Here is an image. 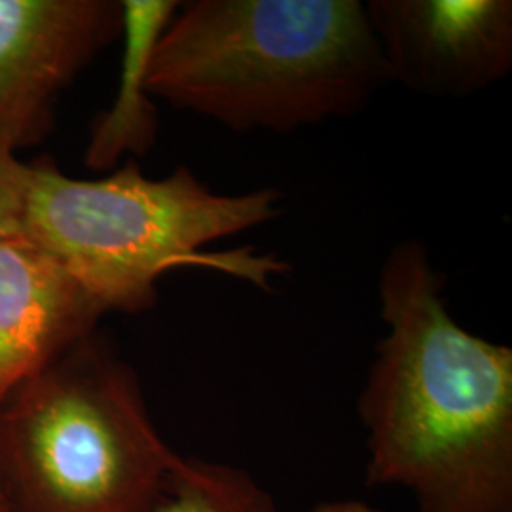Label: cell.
Listing matches in <instances>:
<instances>
[{
    "label": "cell",
    "mask_w": 512,
    "mask_h": 512,
    "mask_svg": "<svg viewBox=\"0 0 512 512\" xmlns=\"http://www.w3.org/2000/svg\"><path fill=\"white\" fill-rule=\"evenodd\" d=\"M376 344L359 397L366 486L420 512H512V349L454 319L446 277L416 239L380 268Z\"/></svg>",
    "instance_id": "6da1fadb"
},
{
    "label": "cell",
    "mask_w": 512,
    "mask_h": 512,
    "mask_svg": "<svg viewBox=\"0 0 512 512\" xmlns=\"http://www.w3.org/2000/svg\"><path fill=\"white\" fill-rule=\"evenodd\" d=\"M389 84L359 0H194L158 40L148 92L236 133L353 116Z\"/></svg>",
    "instance_id": "7a4b0ae2"
},
{
    "label": "cell",
    "mask_w": 512,
    "mask_h": 512,
    "mask_svg": "<svg viewBox=\"0 0 512 512\" xmlns=\"http://www.w3.org/2000/svg\"><path fill=\"white\" fill-rule=\"evenodd\" d=\"M25 236L46 249L105 313H143L158 300V281L200 268L272 291L291 264L253 247L205 251L220 239L281 215L283 194L258 188L220 194L186 165L150 179L128 160L99 179H74L50 158L33 162Z\"/></svg>",
    "instance_id": "3957f363"
},
{
    "label": "cell",
    "mask_w": 512,
    "mask_h": 512,
    "mask_svg": "<svg viewBox=\"0 0 512 512\" xmlns=\"http://www.w3.org/2000/svg\"><path fill=\"white\" fill-rule=\"evenodd\" d=\"M184 463L97 332L0 403L2 512H156Z\"/></svg>",
    "instance_id": "277c9868"
},
{
    "label": "cell",
    "mask_w": 512,
    "mask_h": 512,
    "mask_svg": "<svg viewBox=\"0 0 512 512\" xmlns=\"http://www.w3.org/2000/svg\"><path fill=\"white\" fill-rule=\"evenodd\" d=\"M120 37V0H0V147L40 145L61 92Z\"/></svg>",
    "instance_id": "5b68a950"
},
{
    "label": "cell",
    "mask_w": 512,
    "mask_h": 512,
    "mask_svg": "<svg viewBox=\"0 0 512 512\" xmlns=\"http://www.w3.org/2000/svg\"><path fill=\"white\" fill-rule=\"evenodd\" d=\"M365 10L389 84L465 99L511 74V0H368Z\"/></svg>",
    "instance_id": "8992f818"
},
{
    "label": "cell",
    "mask_w": 512,
    "mask_h": 512,
    "mask_svg": "<svg viewBox=\"0 0 512 512\" xmlns=\"http://www.w3.org/2000/svg\"><path fill=\"white\" fill-rule=\"evenodd\" d=\"M103 308L25 234L0 241V403L95 334Z\"/></svg>",
    "instance_id": "52a82bcc"
},
{
    "label": "cell",
    "mask_w": 512,
    "mask_h": 512,
    "mask_svg": "<svg viewBox=\"0 0 512 512\" xmlns=\"http://www.w3.org/2000/svg\"><path fill=\"white\" fill-rule=\"evenodd\" d=\"M179 6L177 0H122L120 86L110 109L95 118L90 131L84 164L93 171L114 169L120 160H139L156 145L160 118L148 92V67Z\"/></svg>",
    "instance_id": "ba28073f"
},
{
    "label": "cell",
    "mask_w": 512,
    "mask_h": 512,
    "mask_svg": "<svg viewBox=\"0 0 512 512\" xmlns=\"http://www.w3.org/2000/svg\"><path fill=\"white\" fill-rule=\"evenodd\" d=\"M156 512H279L272 494L249 471L186 458Z\"/></svg>",
    "instance_id": "9c48e42d"
},
{
    "label": "cell",
    "mask_w": 512,
    "mask_h": 512,
    "mask_svg": "<svg viewBox=\"0 0 512 512\" xmlns=\"http://www.w3.org/2000/svg\"><path fill=\"white\" fill-rule=\"evenodd\" d=\"M35 169L16 152L0 147V241L25 234Z\"/></svg>",
    "instance_id": "30bf717a"
},
{
    "label": "cell",
    "mask_w": 512,
    "mask_h": 512,
    "mask_svg": "<svg viewBox=\"0 0 512 512\" xmlns=\"http://www.w3.org/2000/svg\"><path fill=\"white\" fill-rule=\"evenodd\" d=\"M310 512H382L370 507L365 501L357 499H340V501H325L313 507Z\"/></svg>",
    "instance_id": "8fae6325"
},
{
    "label": "cell",
    "mask_w": 512,
    "mask_h": 512,
    "mask_svg": "<svg viewBox=\"0 0 512 512\" xmlns=\"http://www.w3.org/2000/svg\"><path fill=\"white\" fill-rule=\"evenodd\" d=\"M0 512H2V501H0Z\"/></svg>",
    "instance_id": "7c38bea8"
}]
</instances>
